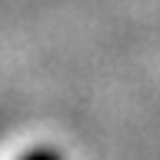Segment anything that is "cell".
<instances>
[{
  "mask_svg": "<svg viewBox=\"0 0 160 160\" xmlns=\"http://www.w3.org/2000/svg\"><path fill=\"white\" fill-rule=\"evenodd\" d=\"M20 160H63L57 153V150H50V147H37V150H30V153H23Z\"/></svg>",
  "mask_w": 160,
  "mask_h": 160,
  "instance_id": "obj_1",
  "label": "cell"
}]
</instances>
